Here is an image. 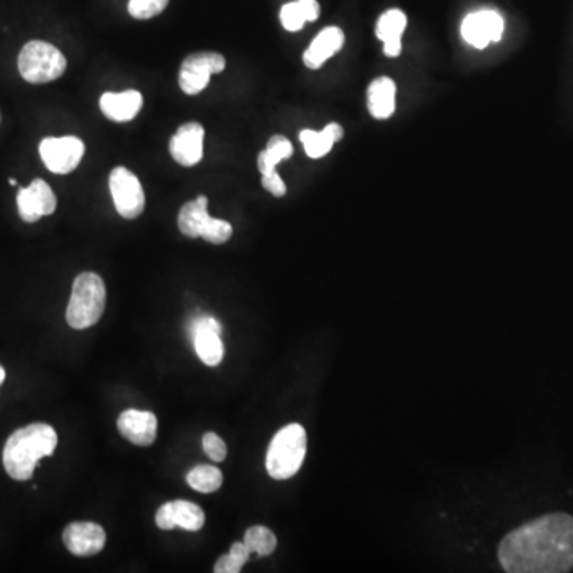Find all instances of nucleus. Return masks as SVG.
<instances>
[{
  "label": "nucleus",
  "instance_id": "f257e3e1",
  "mask_svg": "<svg viewBox=\"0 0 573 573\" xmlns=\"http://www.w3.org/2000/svg\"><path fill=\"white\" fill-rule=\"evenodd\" d=\"M499 561L508 573H566L573 570V516L551 513L503 537Z\"/></svg>",
  "mask_w": 573,
  "mask_h": 573
},
{
  "label": "nucleus",
  "instance_id": "f03ea898",
  "mask_svg": "<svg viewBox=\"0 0 573 573\" xmlns=\"http://www.w3.org/2000/svg\"><path fill=\"white\" fill-rule=\"evenodd\" d=\"M58 446V433L48 424H31L10 435L4 448L5 472L13 480L26 481L34 475L39 460L51 456Z\"/></svg>",
  "mask_w": 573,
  "mask_h": 573
},
{
  "label": "nucleus",
  "instance_id": "7ed1b4c3",
  "mask_svg": "<svg viewBox=\"0 0 573 573\" xmlns=\"http://www.w3.org/2000/svg\"><path fill=\"white\" fill-rule=\"evenodd\" d=\"M308 437L303 425L289 424L274 435L266 453V472L274 480H289L305 462Z\"/></svg>",
  "mask_w": 573,
  "mask_h": 573
},
{
  "label": "nucleus",
  "instance_id": "20e7f679",
  "mask_svg": "<svg viewBox=\"0 0 573 573\" xmlns=\"http://www.w3.org/2000/svg\"><path fill=\"white\" fill-rule=\"evenodd\" d=\"M106 284L96 273L75 277L71 300L67 306V324L75 330H85L98 324L106 309Z\"/></svg>",
  "mask_w": 573,
  "mask_h": 573
},
{
  "label": "nucleus",
  "instance_id": "39448f33",
  "mask_svg": "<svg viewBox=\"0 0 573 573\" xmlns=\"http://www.w3.org/2000/svg\"><path fill=\"white\" fill-rule=\"evenodd\" d=\"M66 56L51 43L32 40L18 56V71L26 82L34 85L58 80L66 72Z\"/></svg>",
  "mask_w": 573,
  "mask_h": 573
},
{
  "label": "nucleus",
  "instance_id": "423d86ee",
  "mask_svg": "<svg viewBox=\"0 0 573 573\" xmlns=\"http://www.w3.org/2000/svg\"><path fill=\"white\" fill-rule=\"evenodd\" d=\"M179 230L187 238H203L212 244H225L230 241L233 227L225 220L212 219L207 211L206 196H198L195 201L185 204L180 209Z\"/></svg>",
  "mask_w": 573,
  "mask_h": 573
},
{
  "label": "nucleus",
  "instance_id": "0eeeda50",
  "mask_svg": "<svg viewBox=\"0 0 573 573\" xmlns=\"http://www.w3.org/2000/svg\"><path fill=\"white\" fill-rule=\"evenodd\" d=\"M227 61L215 51L193 53L184 59L180 66L179 85L185 94L201 93L211 82V75L225 71Z\"/></svg>",
  "mask_w": 573,
  "mask_h": 573
},
{
  "label": "nucleus",
  "instance_id": "6e6552de",
  "mask_svg": "<svg viewBox=\"0 0 573 573\" xmlns=\"http://www.w3.org/2000/svg\"><path fill=\"white\" fill-rule=\"evenodd\" d=\"M110 193L114 198L118 214L125 219H137L145 209V193L141 180L134 172L118 166L112 169L109 177Z\"/></svg>",
  "mask_w": 573,
  "mask_h": 573
},
{
  "label": "nucleus",
  "instance_id": "1a4fd4ad",
  "mask_svg": "<svg viewBox=\"0 0 573 573\" xmlns=\"http://www.w3.org/2000/svg\"><path fill=\"white\" fill-rule=\"evenodd\" d=\"M40 158L55 174H69L77 169L85 155V144L75 136L47 137L40 142Z\"/></svg>",
  "mask_w": 573,
  "mask_h": 573
},
{
  "label": "nucleus",
  "instance_id": "9d476101",
  "mask_svg": "<svg viewBox=\"0 0 573 573\" xmlns=\"http://www.w3.org/2000/svg\"><path fill=\"white\" fill-rule=\"evenodd\" d=\"M16 203L21 219L24 222L36 223L45 215H51L56 211L58 199L45 180L36 179L32 180L28 188H21L16 196Z\"/></svg>",
  "mask_w": 573,
  "mask_h": 573
},
{
  "label": "nucleus",
  "instance_id": "9b49d317",
  "mask_svg": "<svg viewBox=\"0 0 573 573\" xmlns=\"http://www.w3.org/2000/svg\"><path fill=\"white\" fill-rule=\"evenodd\" d=\"M156 526L163 531H172L176 527H182L184 531L196 532L203 529L206 523V515L203 508L188 500H174L164 503L160 510L156 511Z\"/></svg>",
  "mask_w": 573,
  "mask_h": 573
},
{
  "label": "nucleus",
  "instance_id": "f8f14e48",
  "mask_svg": "<svg viewBox=\"0 0 573 573\" xmlns=\"http://www.w3.org/2000/svg\"><path fill=\"white\" fill-rule=\"evenodd\" d=\"M502 34V16L494 10L472 13L462 23V37L478 50L488 47L491 42H499Z\"/></svg>",
  "mask_w": 573,
  "mask_h": 573
},
{
  "label": "nucleus",
  "instance_id": "ddd939ff",
  "mask_svg": "<svg viewBox=\"0 0 573 573\" xmlns=\"http://www.w3.org/2000/svg\"><path fill=\"white\" fill-rule=\"evenodd\" d=\"M169 152H171L174 161H177L180 166H185V168L196 166L199 161L203 160V126L196 123V121L180 126L176 134L171 137V141H169Z\"/></svg>",
  "mask_w": 573,
  "mask_h": 573
},
{
  "label": "nucleus",
  "instance_id": "4468645a",
  "mask_svg": "<svg viewBox=\"0 0 573 573\" xmlns=\"http://www.w3.org/2000/svg\"><path fill=\"white\" fill-rule=\"evenodd\" d=\"M63 542L75 556H94L106 546V532L96 523H72L64 529Z\"/></svg>",
  "mask_w": 573,
  "mask_h": 573
},
{
  "label": "nucleus",
  "instance_id": "2eb2a0df",
  "mask_svg": "<svg viewBox=\"0 0 573 573\" xmlns=\"http://www.w3.org/2000/svg\"><path fill=\"white\" fill-rule=\"evenodd\" d=\"M118 430L121 437L137 446H150L155 443L158 421L150 411H123L118 418Z\"/></svg>",
  "mask_w": 573,
  "mask_h": 573
},
{
  "label": "nucleus",
  "instance_id": "dca6fc26",
  "mask_svg": "<svg viewBox=\"0 0 573 573\" xmlns=\"http://www.w3.org/2000/svg\"><path fill=\"white\" fill-rule=\"evenodd\" d=\"M142 94L136 90L123 91V93H104L102 94L99 106L102 114L106 115L109 120L117 123H126L133 120L141 112Z\"/></svg>",
  "mask_w": 573,
  "mask_h": 573
},
{
  "label": "nucleus",
  "instance_id": "f3484780",
  "mask_svg": "<svg viewBox=\"0 0 573 573\" xmlns=\"http://www.w3.org/2000/svg\"><path fill=\"white\" fill-rule=\"evenodd\" d=\"M344 45V34L340 28H325L316 39L312 40L311 47L305 51L303 61L309 69H319L324 66L327 59L332 58L336 51Z\"/></svg>",
  "mask_w": 573,
  "mask_h": 573
},
{
  "label": "nucleus",
  "instance_id": "a211bd4d",
  "mask_svg": "<svg viewBox=\"0 0 573 573\" xmlns=\"http://www.w3.org/2000/svg\"><path fill=\"white\" fill-rule=\"evenodd\" d=\"M406 15L400 10H389L376 24V36L384 42V51L390 58L400 55L402 36L406 29Z\"/></svg>",
  "mask_w": 573,
  "mask_h": 573
},
{
  "label": "nucleus",
  "instance_id": "6ab92c4d",
  "mask_svg": "<svg viewBox=\"0 0 573 573\" xmlns=\"http://www.w3.org/2000/svg\"><path fill=\"white\" fill-rule=\"evenodd\" d=\"M395 83L387 77L376 78L368 88V109L371 115L384 120L395 112Z\"/></svg>",
  "mask_w": 573,
  "mask_h": 573
},
{
  "label": "nucleus",
  "instance_id": "aec40b11",
  "mask_svg": "<svg viewBox=\"0 0 573 573\" xmlns=\"http://www.w3.org/2000/svg\"><path fill=\"white\" fill-rule=\"evenodd\" d=\"M343 133V128L338 123H332V125L325 126L322 133H316L312 129H303L300 133V141L309 158L317 160L332 150L333 144L340 141Z\"/></svg>",
  "mask_w": 573,
  "mask_h": 573
},
{
  "label": "nucleus",
  "instance_id": "412c9836",
  "mask_svg": "<svg viewBox=\"0 0 573 573\" xmlns=\"http://www.w3.org/2000/svg\"><path fill=\"white\" fill-rule=\"evenodd\" d=\"M320 15V5L317 0H295L285 4L281 10V21L287 31H300L305 23L316 21Z\"/></svg>",
  "mask_w": 573,
  "mask_h": 573
},
{
  "label": "nucleus",
  "instance_id": "4be33fe9",
  "mask_svg": "<svg viewBox=\"0 0 573 573\" xmlns=\"http://www.w3.org/2000/svg\"><path fill=\"white\" fill-rule=\"evenodd\" d=\"M191 340L195 344L196 354L199 359L203 360V363H206L207 367L220 365L225 355V346H223L219 332L211 328H203L191 336Z\"/></svg>",
  "mask_w": 573,
  "mask_h": 573
},
{
  "label": "nucleus",
  "instance_id": "5701e85b",
  "mask_svg": "<svg viewBox=\"0 0 573 573\" xmlns=\"http://www.w3.org/2000/svg\"><path fill=\"white\" fill-rule=\"evenodd\" d=\"M292 153L293 147L287 137H271L266 149L258 155V169L262 172V176L276 171L277 164L281 163V161L289 160Z\"/></svg>",
  "mask_w": 573,
  "mask_h": 573
},
{
  "label": "nucleus",
  "instance_id": "b1692460",
  "mask_svg": "<svg viewBox=\"0 0 573 573\" xmlns=\"http://www.w3.org/2000/svg\"><path fill=\"white\" fill-rule=\"evenodd\" d=\"M187 483L203 494L219 491L223 484V473L214 465H196L187 475Z\"/></svg>",
  "mask_w": 573,
  "mask_h": 573
},
{
  "label": "nucleus",
  "instance_id": "393cba45",
  "mask_svg": "<svg viewBox=\"0 0 573 573\" xmlns=\"http://www.w3.org/2000/svg\"><path fill=\"white\" fill-rule=\"evenodd\" d=\"M244 543H246L250 553H255L260 558H263V556H269V554H273L276 551L277 538L268 527L254 526L247 529Z\"/></svg>",
  "mask_w": 573,
  "mask_h": 573
},
{
  "label": "nucleus",
  "instance_id": "a878e982",
  "mask_svg": "<svg viewBox=\"0 0 573 573\" xmlns=\"http://www.w3.org/2000/svg\"><path fill=\"white\" fill-rule=\"evenodd\" d=\"M250 550L247 548L246 543L238 542L231 546L230 553L225 554L215 564V573H238L241 572L242 567L249 561Z\"/></svg>",
  "mask_w": 573,
  "mask_h": 573
},
{
  "label": "nucleus",
  "instance_id": "bb28decb",
  "mask_svg": "<svg viewBox=\"0 0 573 573\" xmlns=\"http://www.w3.org/2000/svg\"><path fill=\"white\" fill-rule=\"evenodd\" d=\"M169 0H129V15L136 20H150L168 7Z\"/></svg>",
  "mask_w": 573,
  "mask_h": 573
},
{
  "label": "nucleus",
  "instance_id": "cd10ccee",
  "mask_svg": "<svg viewBox=\"0 0 573 573\" xmlns=\"http://www.w3.org/2000/svg\"><path fill=\"white\" fill-rule=\"evenodd\" d=\"M203 448L207 456L214 462H223L227 457V445L225 441L214 432H207L203 437Z\"/></svg>",
  "mask_w": 573,
  "mask_h": 573
},
{
  "label": "nucleus",
  "instance_id": "c85d7f7f",
  "mask_svg": "<svg viewBox=\"0 0 573 573\" xmlns=\"http://www.w3.org/2000/svg\"><path fill=\"white\" fill-rule=\"evenodd\" d=\"M262 185L265 190H268L269 193H273L277 198H281V196H284L285 193H287V187H285L284 180L281 179V176H279L276 171L263 176Z\"/></svg>",
  "mask_w": 573,
  "mask_h": 573
},
{
  "label": "nucleus",
  "instance_id": "c756f323",
  "mask_svg": "<svg viewBox=\"0 0 573 573\" xmlns=\"http://www.w3.org/2000/svg\"><path fill=\"white\" fill-rule=\"evenodd\" d=\"M5 381V370L4 368L0 367V384Z\"/></svg>",
  "mask_w": 573,
  "mask_h": 573
},
{
  "label": "nucleus",
  "instance_id": "7c9ffc66",
  "mask_svg": "<svg viewBox=\"0 0 573 573\" xmlns=\"http://www.w3.org/2000/svg\"><path fill=\"white\" fill-rule=\"evenodd\" d=\"M10 185H12V187H15V185H16V180H15V179H10Z\"/></svg>",
  "mask_w": 573,
  "mask_h": 573
}]
</instances>
